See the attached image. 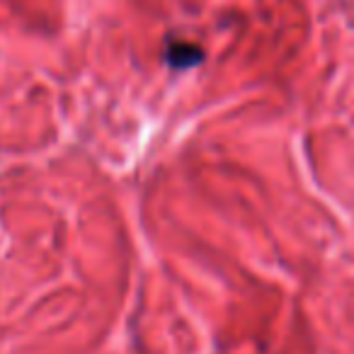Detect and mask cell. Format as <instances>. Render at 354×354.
Segmentation results:
<instances>
[{
    "instance_id": "cell-1",
    "label": "cell",
    "mask_w": 354,
    "mask_h": 354,
    "mask_svg": "<svg viewBox=\"0 0 354 354\" xmlns=\"http://www.w3.org/2000/svg\"><path fill=\"white\" fill-rule=\"evenodd\" d=\"M165 59L175 68H192V66H197L204 59V51L199 46L189 44V41H175V44L167 46Z\"/></svg>"
}]
</instances>
